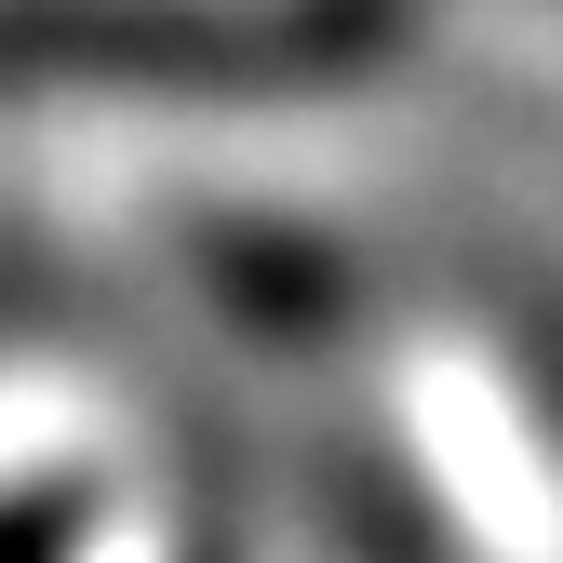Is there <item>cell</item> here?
I'll return each instance as SVG.
<instances>
[{
  "instance_id": "obj_1",
  "label": "cell",
  "mask_w": 563,
  "mask_h": 563,
  "mask_svg": "<svg viewBox=\"0 0 563 563\" xmlns=\"http://www.w3.org/2000/svg\"><path fill=\"white\" fill-rule=\"evenodd\" d=\"M402 41V0H0V95H296Z\"/></svg>"
},
{
  "instance_id": "obj_2",
  "label": "cell",
  "mask_w": 563,
  "mask_h": 563,
  "mask_svg": "<svg viewBox=\"0 0 563 563\" xmlns=\"http://www.w3.org/2000/svg\"><path fill=\"white\" fill-rule=\"evenodd\" d=\"M0 563H67V510L54 497H0Z\"/></svg>"
}]
</instances>
